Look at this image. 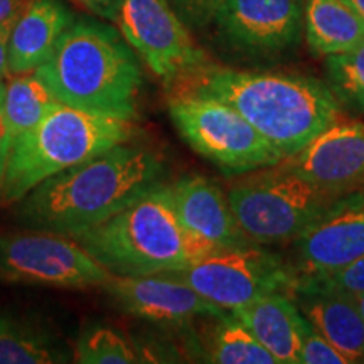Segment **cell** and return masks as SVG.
Masks as SVG:
<instances>
[{
  "mask_svg": "<svg viewBox=\"0 0 364 364\" xmlns=\"http://www.w3.org/2000/svg\"><path fill=\"white\" fill-rule=\"evenodd\" d=\"M11 145H12V134H11V129H9V125H7L6 115H4L2 105H0V189H2L4 177H6Z\"/></svg>",
  "mask_w": 364,
  "mask_h": 364,
  "instance_id": "obj_30",
  "label": "cell"
},
{
  "mask_svg": "<svg viewBox=\"0 0 364 364\" xmlns=\"http://www.w3.org/2000/svg\"><path fill=\"white\" fill-rule=\"evenodd\" d=\"M326 70L338 102L364 113V41L349 51L326 56Z\"/></svg>",
  "mask_w": 364,
  "mask_h": 364,
  "instance_id": "obj_23",
  "label": "cell"
},
{
  "mask_svg": "<svg viewBox=\"0 0 364 364\" xmlns=\"http://www.w3.org/2000/svg\"><path fill=\"white\" fill-rule=\"evenodd\" d=\"M134 134L130 120L61 103L38 125L12 139L0 199L19 203L43 181L129 142Z\"/></svg>",
  "mask_w": 364,
  "mask_h": 364,
  "instance_id": "obj_5",
  "label": "cell"
},
{
  "mask_svg": "<svg viewBox=\"0 0 364 364\" xmlns=\"http://www.w3.org/2000/svg\"><path fill=\"white\" fill-rule=\"evenodd\" d=\"M297 364H349V361L338 348H334L321 332L311 326L300 346Z\"/></svg>",
  "mask_w": 364,
  "mask_h": 364,
  "instance_id": "obj_26",
  "label": "cell"
},
{
  "mask_svg": "<svg viewBox=\"0 0 364 364\" xmlns=\"http://www.w3.org/2000/svg\"><path fill=\"white\" fill-rule=\"evenodd\" d=\"M290 297L309 324L338 348L349 363L364 361V317L354 295L294 292Z\"/></svg>",
  "mask_w": 364,
  "mask_h": 364,
  "instance_id": "obj_18",
  "label": "cell"
},
{
  "mask_svg": "<svg viewBox=\"0 0 364 364\" xmlns=\"http://www.w3.org/2000/svg\"><path fill=\"white\" fill-rule=\"evenodd\" d=\"M68 2H71V4H75V6H80V7H81L80 0H68Z\"/></svg>",
  "mask_w": 364,
  "mask_h": 364,
  "instance_id": "obj_34",
  "label": "cell"
},
{
  "mask_svg": "<svg viewBox=\"0 0 364 364\" xmlns=\"http://www.w3.org/2000/svg\"><path fill=\"white\" fill-rule=\"evenodd\" d=\"M117 22L136 56L167 86L209 63L167 0H122Z\"/></svg>",
  "mask_w": 364,
  "mask_h": 364,
  "instance_id": "obj_10",
  "label": "cell"
},
{
  "mask_svg": "<svg viewBox=\"0 0 364 364\" xmlns=\"http://www.w3.org/2000/svg\"><path fill=\"white\" fill-rule=\"evenodd\" d=\"M4 115L14 136L24 134L39 124L43 118L58 108L61 102L44 83L38 73L11 75L2 91Z\"/></svg>",
  "mask_w": 364,
  "mask_h": 364,
  "instance_id": "obj_21",
  "label": "cell"
},
{
  "mask_svg": "<svg viewBox=\"0 0 364 364\" xmlns=\"http://www.w3.org/2000/svg\"><path fill=\"white\" fill-rule=\"evenodd\" d=\"M73 349L36 317L0 312V364H63Z\"/></svg>",
  "mask_w": 364,
  "mask_h": 364,
  "instance_id": "obj_19",
  "label": "cell"
},
{
  "mask_svg": "<svg viewBox=\"0 0 364 364\" xmlns=\"http://www.w3.org/2000/svg\"><path fill=\"white\" fill-rule=\"evenodd\" d=\"M336 198L364 188V120L338 117L294 156L280 161Z\"/></svg>",
  "mask_w": 364,
  "mask_h": 364,
  "instance_id": "obj_12",
  "label": "cell"
},
{
  "mask_svg": "<svg viewBox=\"0 0 364 364\" xmlns=\"http://www.w3.org/2000/svg\"><path fill=\"white\" fill-rule=\"evenodd\" d=\"M343 2L364 21V0H343Z\"/></svg>",
  "mask_w": 364,
  "mask_h": 364,
  "instance_id": "obj_32",
  "label": "cell"
},
{
  "mask_svg": "<svg viewBox=\"0 0 364 364\" xmlns=\"http://www.w3.org/2000/svg\"><path fill=\"white\" fill-rule=\"evenodd\" d=\"M354 299H356V304H358L359 311H361L363 317H364V292H359V294H356V295H354Z\"/></svg>",
  "mask_w": 364,
  "mask_h": 364,
  "instance_id": "obj_33",
  "label": "cell"
},
{
  "mask_svg": "<svg viewBox=\"0 0 364 364\" xmlns=\"http://www.w3.org/2000/svg\"><path fill=\"white\" fill-rule=\"evenodd\" d=\"M225 311H236L263 295H289L295 284L294 267L280 255L257 245L213 250L189 267L169 272Z\"/></svg>",
  "mask_w": 364,
  "mask_h": 364,
  "instance_id": "obj_8",
  "label": "cell"
},
{
  "mask_svg": "<svg viewBox=\"0 0 364 364\" xmlns=\"http://www.w3.org/2000/svg\"><path fill=\"white\" fill-rule=\"evenodd\" d=\"M36 73L63 105L134 120L142 71L130 44L110 26L75 19Z\"/></svg>",
  "mask_w": 364,
  "mask_h": 364,
  "instance_id": "obj_3",
  "label": "cell"
},
{
  "mask_svg": "<svg viewBox=\"0 0 364 364\" xmlns=\"http://www.w3.org/2000/svg\"><path fill=\"white\" fill-rule=\"evenodd\" d=\"M191 29H203L215 22L225 0H167Z\"/></svg>",
  "mask_w": 364,
  "mask_h": 364,
  "instance_id": "obj_27",
  "label": "cell"
},
{
  "mask_svg": "<svg viewBox=\"0 0 364 364\" xmlns=\"http://www.w3.org/2000/svg\"><path fill=\"white\" fill-rule=\"evenodd\" d=\"M171 93L220 100L279 149L297 154L339 117L341 103L316 78L289 73L243 71L211 61L169 85Z\"/></svg>",
  "mask_w": 364,
  "mask_h": 364,
  "instance_id": "obj_2",
  "label": "cell"
},
{
  "mask_svg": "<svg viewBox=\"0 0 364 364\" xmlns=\"http://www.w3.org/2000/svg\"><path fill=\"white\" fill-rule=\"evenodd\" d=\"M215 22L233 48L277 54L294 48L304 29V0H225Z\"/></svg>",
  "mask_w": 364,
  "mask_h": 364,
  "instance_id": "obj_13",
  "label": "cell"
},
{
  "mask_svg": "<svg viewBox=\"0 0 364 364\" xmlns=\"http://www.w3.org/2000/svg\"><path fill=\"white\" fill-rule=\"evenodd\" d=\"M228 198L241 230L257 245L295 241L338 199L280 162L236 181Z\"/></svg>",
  "mask_w": 364,
  "mask_h": 364,
  "instance_id": "obj_6",
  "label": "cell"
},
{
  "mask_svg": "<svg viewBox=\"0 0 364 364\" xmlns=\"http://www.w3.org/2000/svg\"><path fill=\"white\" fill-rule=\"evenodd\" d=\"M29 0H0V36L9 38L12 26L24 11Z\"/></svg>",
  "mask_w": 364,
  "mask_h": 364,
  "instance_id": "obj_28",
  "label": "cell"
},
{
  "mask_svg": "<svg viewBox=\"0 0 364 364\" xmlns=\"http://www.w3.org/2000/svg\"><path fill=\"white\" fill-rule=\"evenodd\" d=\"M169 115L191 149L230 174L263 169L284 159L270 140L220 100L171 93Z\"/></svg>",
  "mask_w": 364,
  "mask_h": 364,
  "instance_id": "obj_7",
  "label": "cell"
},
{
  "mask_svg": "<svg viewBox=\"0 0 364 364\" xmlns=\"http://www.w3.org/2000/svg\"><path fill=\"white\" fill-rule=\"evenodd\" d=\"M294 292H334L348 295L364 292V255L338 270L295 279L289 295Z\"/></svg>",
  "mask_w": 364,
  "mask_h": 364,
  "instance_id": "obj_25",
  "label": "cell"
},
{
  "mask_svg": "<svg viewBox=\"0 0 364 364\" xmlns=\"http://www.w3.org/2000/svg\"><path fill=\"white\" fill-rule=\"evenodd\" d=\"M73 21L75 14L63 0H29L7 38L9 73L24 75L43 66Z\"/></svg>",
  "mask_w": 364,
  "mask_h": 364,
  "instance_id": "obj_16",
  "label": "cell"
},
{
  "mask_svg": "<svg viewBox=\"0 0 364 364\" xmlns=\"http://www.w3.org/2000/svg\"><path fill=\"white\" fill-rule=\"evenodd\" d=\"M81 7L95 14L97 17H102L105 21L117 22L118 11H120L122 0H80Z\"/></svg>",
  "mask_w": 364,
  "mask_h": 364,
  "instance_id": "obj_29",
  "label": "cell"
},
{
  "mask_svg": "<svg viewBox=\"0 0 364 364\" xmlns=\"http://www.w3.org/2000/svg\"><path fill=\"white\" fill-rule=\"evenodd\" d=\"M102 287L122 311L145 321L179 324L194 317H220L226 314L225 309L209 302L172 273L112 275Z\"/></svg>",
  "mask_w": 364,
  "mask_h": 364,
  "instance_id": "obj_14",
  "label": "cell"
},
{
  "mask_svg": "<svg viewBox=\"0 0 364 364\" xmlns=\"http://www.w3.org/2000/svg\"><path fill=\"white\" fill-rule=\"evenodd\" d=\"M9 76L11 73L7 68V39L0 36V100H2V91Z\"/></svg>",
  "mask_w": 364,
  "mask_h": 364,
  "instance_id": "obj_31",
  "label": "cell"
},
{
  "mask_svg": "<svg viewBox=\"0 0 364 364\" xmlns=\"http://www.w3.org/2000/svg\"><path fill=\"white\" fill-rule=\"evenodd\" d=\"M206 356L208 363L216 364H279L233 314L220 316V324L209 341Z\"/></svg>",
  "mask_w": 364,
  "mask_h": 364,
  "instance_id": "obj_22",
  "label": "cell"
},
{
  "mask_svg": "<svg viewBox=\"0 0 364 364\" xmlns=\"http://www.w3.org/2000/svg\"><path fill=\"white\" fill-rule=\"evenodd\" d=\"M231 314L248 327L279 364H297L300 346L311 324L290 295L282 292L263 295Z\"/></svg>",
  "mask_w": 364,
  "mask_h": 364,
  "instance_id": "obj_17",
  "label": "cell"
},
{
  "mask_svg": "<svg viewBox=\"0 0 364 364\" xmlns=\"http://www.w3.org/2000/svg\"><path fill=\"white\" fill-rule=\"evenodd\" d=\"M304 31L309 49L324 58L364 41V21L343 0H304Z\"/></svg>",
  "mask_w": 364,
  "mask_h": 364,
  "instance_id": "obj_20",
  "label": "cell"
},
{
  "mask_svg": "<svg viewBox=\"0 0 364 364\" xmlns=\"http://www.w3.org/2000/svg\"><path fill=\"white\" fill-rule=\"evenodd\" d=\"M294 243L297 279L338 270L363 257L364 188L334 199Z\"/></svg>",
  "mask_w": 364,
  "mask_h": 364,
  "instance_id": "obj_11",
  "label": "cell"
},
{
  "mask_svg": "<svg viewBox=\"0 0 364 364\" xmlns=\"http://www.w3.org/2000/svg\"><path fill=\"white\" fill-rule=\"evenodd\" d=\"M73 358L81 364L140 363L139 354L118 332L105 326H90L81 332L73 349Z\"/></svg>",
  "mask_w": 364,
  "mask_h": 364,
  "instance_id": "obj_24",
  "label": "cell"
},
{
  "mask_svg": "<svg viewBox=\"0 0 364 364\" xmlns=\"http://www.w3.org/2000/svg\"><path fill=\"white\" fill-rule=\"evenodd\" d=\"M171 188L177 216L194 236L216 250L257 245L241 230L230 198L213 179L184 176Z\"/></svg>",
  "mask_w": 364,
  "mask_h": 364,
  "instance_id": "obj_15",
  "label": "cell"
},
{
  "mask_svg": "<svg viewBox=\"0 0 364 364\" xmlns=\"http://www.w3.org/2000/svg\"><path fill=\"white\" fill-rule=\"evenodd\" d=\"M162 172L152 149L118 144L36 186L19 201L16 218L27 230L76 238L159 184Z\"/></svg>",
  "mask_w": 364,
  "mask_h": 364,
  "instance_id": "obj_1",
  "label": "cell"
},
{
  "mask_svg": "<svg viewBox=\"0 0 364 364\" xmlns=\"http://www.w3.org/2000/svg\"><path fill=\"white\" fill-rule=\"evenodd\" d=\"M33 231L0 233V282L86 289L112 277L71 236Z\"/></svg>",
  "mask_w": 364,
  "mask_h": 364,
  "instance_id": "obj_9",
  "label": "cell"
},
{
  "mask_svg": "<svg viewBox=\"0 0 364 364\" xmlns=\"http://www.w3.org/2000/svg\"><path fill=\"white\" fill-rule=\"evenodd\" d=\"M75 240L112 275L120 277L177 272L216 250L182 226L172 188L161 182Z\"/></svg>",
  "mask_w": 364,
  "mask_h": 364,
  "instance_id": "obj_4",
  "label": "cell"
}]
</instances>
